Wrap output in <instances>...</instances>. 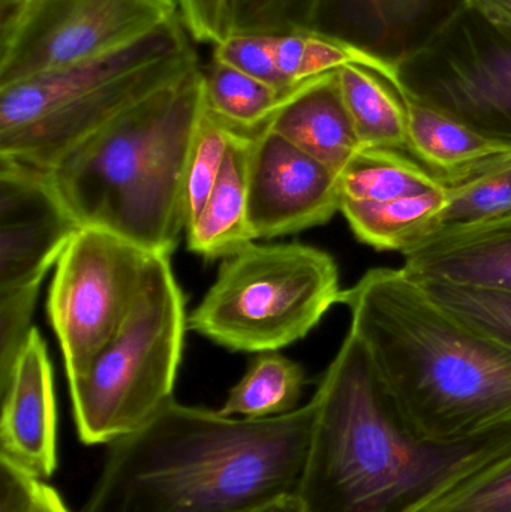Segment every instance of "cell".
<instances>
[{
	"mask_svg": "<svg viewBox=\"0 0 511 512\" xmlns=\"http://www.w3.org/2000/svg\"><path fill=\"white\" fill-rule=\"evenodd\" d=\"M0 460L48 480L57 468V411L47 345L33 327L0 384Z\"/></svg>",
	"mask_w": 511,
	"mask_h": 512,
	"instance_id": "obj_13",
	"label": "cell"
},
{
	"mask_svg": "<svg viewBox=\"0 0 511 512\" xmlns=\"http://www.w3.org/2000/svg\"><path fill=\"white\" fill-rule=\"evenodd\" d=\"M234 134L233 129L219 122L204 108L186 171V228L206 206L224 167Z\"/></svg>",
	"mask_w": 511,
	"mask_h": 512,
	"instance_id": "obj_26",
	"label": "cell"
},
{
	"mask_svg": "<svg viewBox=\"0 0 511 512\" xmlns=\"http://www.w3.org/2000/svg\"><path fill=\"white\" fill-rule=\"evenodd\" d=\"M0 14V87L104 56L180 15L177 0H9Z\"/></svg>",
	"mask_w": 511,
	"mask_h": 512,
	"instance_id": "obj_9",
	"label": "cell"
},
{
	"mask_svg": "<svg viewBox=\"0 0 511 512\" xmlns=\"http://www.w3.org/2000/svg\"><path fill=\"white\" fill-rule=\"evenodd\" d=\"M336 176L362 149L336 84V72L300 84L266 126Z\"/></svg>",
	"mask_w": 511,
	"mask_h": 512,
	"instance_id": "obj_15",
	"label": "cell"
},
{
	"mask_svg": "<svg viewBox=\"0 0 511 512\" xmlns=\"http://www.w3.org/2000/svg\"><path fill=\"white\" fill-rule=\"evenodd\" d=\"M444 188L447 191L446 207L429 234L506 215L511 212V158L486 168L465 182Z\"/></svg>",
	"mask_w": 511,
	"mask_h": 512,
	"instance_id": "obj_24",
	"label": "cell"
},
{
	"mask_svg": "<svg viewBox=\"0 0 511 512\" xmlns=\"http://www.w3.org/2000/svg\"><path fill=\"white\" fill-rule=\"evenodd\" d=\"M252 138L234 134L215 188L186 228L189 251L206 259L228 258L254 243L249 227L248 165Z\"/></svg>",
	"mask_w": 511,
	"mask_h": 512,
	"instance_id": "obj_17",
	"label": "cell"
},
{
	"mask_svg": "<svg viewBox=\"0 0 511 512\" xmlns=\"http://www.w3.org/2000/svg\"><path fill=\"white\" fill-rule=\"evenodd\" d=\"M396 92L449 114L511 149V39L458 8L399 57Z\"/></svg>",
	"mask_w": 511,
	"mask_h": 512,
	"instance_id": "obj_8",
	"label": "cell"
},
{
	"mask_svg": "<svg viewBox=\"0 0 511 512\" xmlns=\"http://www.w3.org/2000/svg\"><path fill=\"white\" fill-rule=\"evenodd\" d=\"M9 2V0H0V3H6Z\"/></svg>",
	"mask_w": 511,
	"mask_h": 512,
	"instance_id": "obj_34",
	"label": "cell"
},
{
	"mask_svg": "<svg viewBox=\"0 0 511 512\" xmlns=\"http://www.w3.org/2000/svg\"><path fill=\"white\" fill-rule=\"evenodd\" d=\"M341 294L327 252L251 243L224 259L188 327L231 351H279L308 336Z\"/></svg>",
	"mask_w": 511,
	"mask_h": 512,
	"instance_id": "obj_7",
	"label": "cell"
},
{
	"mask_svg": "<svg viewBox=\"0 0 511 512\" xmlns=\"http://www.w3.org/2000/svg\"><path fill=\"white\" fill-rule=\"evenodd\" d=\"M248 200L254 240L290 236L327 224L339 212L338 176L264 128L252 138Z\"/></svg>",
	"mask_w": 511,
	"mask_h": 512,
	"instance_id": "obj_12",
	"label": "cell"
},
{
	"mask_svg": "<svg viewBox=\"0 0 511 512\" xmlns=\"http://www.w3.org/2000/svg\"><path fill=\"white\" fill-rule=\"evenodd\" d=\"M248 512H303L299 498H284Z\"/></svg>",
	"mask_w": 511,
	"mask_h": 512,
	"instance_id": "obj_33",
	"label": "cell"
},
{
	"mask_svg": "<svg viewBox=\"0 0 511 512\" xmlns=\"http://www.w3.org/2000/svg\"><path fill=\"white\" fill-rule=\"evenodd\" d=\"M303 512H420L511 454V429L468 444L426 441L402 420L348 331L314 396Z\"/></svg>",
	"mask_w": 511,
	"mask_h": 512,
	"instance_id": "obj_3",
	"label": "cell"
},
{
	"mask_svg": "<svg viewBox=\"0 0 511 512\" xmlns=\"http://www.w3.org/2000/svg\"><path fill=\"white\" fill-rule=\"evenodd\" d=\"M0 512L71 511L47 481L38 480L6 460H0Z\"/></svg>",
	"mask_w": 511,
	"mask_h": 512,
	"instance_id": "obj_30",
	"label": "cell"
},
{
	"mask_svg": "<svg viewBox=\"0 0 511 512\" xmlns=\"http://www.w3.org/2000/svg\"><path fill=\"white\" fill-rule=\"evenodd\" d=\"M204 108L197 68L114 117L42 173L81 227L171 256L186 231V171Z\"/></svg>",
	"mask_w": 511,
	"mask_h": 512,
	"instance_id": "obj_4",
	"label": "cell"
},
{
	"mask_svg": "<svg viewBox=\"0 0 511 512\" xmlns=\"http://www.w3.org/2000/svg\"><path fill=\"white\" fill-rule=\"evenodd\" d=\"M339 203H383L444 188L417 161L393 150L360 149L338 176Z\"/></svg>",
	"mask_w": 511,
	"mask_h": 512,
	"instance_id": "obj_21",
	"label": "cell"
},
{
	"mask_svg": "<svg viewBox=\"0 0 511 512\" xmlns=\"http://www.w3.org/2000/svg\"><path fill=\"white\" fill-rule=\"evenodd\" d=\"M317 403L264 420L164 406L107 445L81 512H248L297 498Z\"/></svg>",
	"mask_w": 511,
	"mask_h": 512,
	"instance_id": "obj_1",
	"label": "cell"
},
{
	"mask_svg": "<svg viewBox=\"0 0 511 512\" xmlns=\"http://www.w3.org/2000/svg\"><path fill=\"white\" fill-rule=\"evenodd\" d=\"M417 283L450 315L511 349V289L435 280Z\"/></svg>",
	"mask_w": 511,
	"mask_h": 512,
	"instance_id": "obj_25",
	"label": "cell"
},
{
	"mask_svg": "<svg viewBox=\"0 0 511 512\" xmlns=\"http://www.w3.org/2000/svg\"><path fill=\"white\" fill-rule=\"evenodd\" d=\"M407 110V152L443 186L465 182L511 158V149L449 114L398 92Z\"/></svg>",
	"mask_w": 511,
	"mask_h": 512,
	"instance_id": "obj_16",
	"label": "cell"
},
{
	"mask_svg": "<svg viewBox=\"0 0 511 512\" xmlns=\"http://www.w3.org/2000/svg\"><path fill=\"white\" fill-rule=\"evenodd\" d=\"M402 270L417 282L511 289V212L423 237L401 252Z\"/></svg>",
	"mask_w": 511,
	"mask_h": 512,
	"instance_id": "obj_14",
	"label": "cell"
},
{
	"mask_svg": "<svg viewBox=\"0 0 511 512\" xmlns=\"http://www.w3.org/2000/svg\"><path fill=\"white\" fill-rule=\"evenodd\" d=\"M213 57L281 92L294 90L287 86L276 65L272 33H234L222 44L215 45Z\"/></svg>",
	"mask_w": 511,
	"mask_h": 512,
	"instance_id": "obj_29",
	"label": "cell"
},
{
	"mask_svg": "<svg viewBox=\"0 0 511 512\" xmlns=\"http://www.w3.org/2000/svg\"><path fill=\"white\" fill-rule=\"evenodd\" d=\"M461 5L511 39V0H461Z\"/></svg>",
	"mask_w": 511,
	"mask_h": 512,
	"instance_id": "obj_32",
	"label": "cell"
},
{
	"mask_svg": "<svg viewBox=\"0 0 511 512\" xmlns=\"http://www.w3.org/2000/svg\"><path fill=\"white\" fill-rule=\"evenodd\" d=\"M80 228L42 171L0 158V297L38 295Z\"/></svg>",
	"mask_w": 511,
	"mask_h": 512,
	"instance_id": "obj_11",
	"label": "cell"
},
{
	"mask_svg": "<svg viewBox=\"0 0 511 512\" xmlns=\"http://www.w3.org/2000/svg\"><path fill=\"white\" fill-rule=\"evenodd\" d=\"M305 373L299 364L278 351L261 352L248 372L231 388L219 414L224 417L264 420L299 408Z\"/></svg>",
	"mask_w": 511,
	"mask_h": 512,
	"instance_id": "obj_22",
	"label": "cell"
},
{
	"mask_svg": "<svg viewBox=\"0 0 511 512\" xmlns=\"http://www.w3.org/2000/svg\"><path fill=\"white\" fill-rule=\"evenodd\" d=\"M192 38L219 45L237 32V0H177Z\"/></svg>",
	"mask_w": 511,
	"mask_h": 512,
	"instance_id": "obj_31",
	"label": "cell"
},
{
	"mask_svg": "<svg viewBox=\"0 0 511 512\" xmlns=\"http://www.w3.org/2000/svg\"><path fill=\"white\" fill-rule=\"evenodd\" d=\"M206 110L237 134L255 137L291 93H284L213 57L201 68Z\"/></svg>",
	"mask_w": 511,
	"mask_h": 512,
	"instance_id": "obj_20",
	"label": "cell"
},
{
	"mask_svg": "<svg viewBox=\"0 0 511 512\" xmlns=\"http://www.w3.org/2000/svg\"><path fill=\"white\" fill-rule=\"evenodd\" d=\"M447 203L446 188L383 203L341 201L339 212L359 242L402 252L428 236Z\"/></svg>",
	"mask_w": 511,
	"mask_h": 512,
	"instance_id": "obj_19",
	"label": "cell"
},
{
	"mask_svg": "<svg viewBox=\"0 0 511 512\" xmlns=\"http://www.w3.org/2000/svg\"><path fill=\"white\" fill-rule=\"evenodd\" d=\"M186 328L185 295L170 256L150 255L128 318L92 367L68 381L84 445H108L135 432L173 400Z\"/></svg>",
	"mask_w": 511,
	"mask_h": 512,
	"instance_id": "obj_6",
	"label": "cell"
},
{
	"mask_svg": "<svg viewBox=\"0 0 511 512\" xmlns=\"http://www.w3.org/2000/svg\"><path fill=\"white\" fill-rule=\"evenodd\" d=\"M339 303L420 438L459 445L511 429V349L450 315L402 268H372Z\"/></svg>",
	"mask_w": 511,
	"mask_h": 512,
	"instance_id": "obj_2",
	"label": "cell"
},
{
	"mask_svg": "<svg viewBox=\"0 0 511 512\" xmlns=\"http://www.w3.org/2000/svg\"><path fill=\"white\" fill-rule=\"evenodd\" d=\"M186 32L177 15L104 56L0 87V158L48 170L114 117L200 68Z\"/></svg>",
	"mask_w": 511,
	"mask_h": 512,
	"instance_id": "obj_5",
	"label": "cell"
},
{
	"mask_svg": "<svg viewBox=\"0 0 511 512\" xmlns=\"http://www.w3.org/2000/svg\"><path fill=\"white\" fill-rule=\"evenodd\" d=\"M420 512H511V454L477 472Z\"/></svg>",
	"mask_w": 511,
	"mask_h": 512,
	"instance_id": "obj_27",
	"label": "cell"
},
{
	"mask_svg": "<svg viewBox=\"0 0 511 512\" xmlns=\"http://www.w3.org/2000/svg\"><path fill=\"white\" fill-rule=\"evenodd\" d=\"M149 256L128 240L92 227H81L66 246L47 310L68 381L92 367L128 318Z\"/></svg>",
	"mask_w": 511,
	"mask_h": 512,
	"instance_id": "obj_10",
	"label": "cell"
},
{
	"mask_svg": "<svg viewBox=\"0 0 511 512\" xmlns=\"http://www.w3.org/2000/svg\"><path fill=\"white\" fill-rule=\"evenodd\" d=\"M323 0H237L236 33L314 30Z\"/></svg>",
	"mask_w": 511,
	"mask_h": 512,
	"instance_id": "obj_28",
	"label": "cell"
},
{
	"mask_svg": "<svg viewBox=\"0 0 511 512\" xmlns=\"http://www.w3.org/2000/svg\"><path fill=\"white\" fill-rule=\"evenodd\" d=\"M336 84L362 149L407 152V110L389 81L365 66L345 65Z\"/></svg>",
	"mask_w": 511,
	"mask_h": 512,
	"instance_id": "obj_18",
	"label": "cell"
},
{
	"mask_svg": "<svg viewBox=\"0 0 511 512\" xmlns=\"http://www.w3.org/2000/svg\"><path fill=\"white\" fill-rule=\"evenodd\" d=\"M438 0H323L315 29L341 38L359 29L369 41L389 42L413 29Z\"/></svg>",
	"mask_w": 511,
	"mask_h": 512,
	"instance_id": "obj_23",
	"label": "cell"
}]
</instances>
